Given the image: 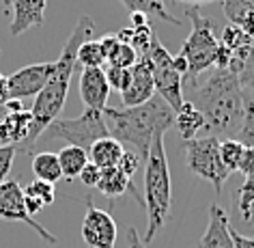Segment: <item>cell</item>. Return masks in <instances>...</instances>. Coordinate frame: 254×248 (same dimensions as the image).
Listing matches in <instances>:
<instances>
[{
	"mask_svg": "<svg viewBox=\"0 0 254 248\" xmlns=\"http://www.w3.org/2000/svg\"><path fill=\"white\" fill-rule=\"evenodd\" d=\"M175 2H190L192 7H198V4H205V2H213V0H175Z\"/></svg>",
	"mask_w": 254,
	"mask_h": 248,
	"instance_id": "cell-47",
	"label": "cell"
},
{
	"mask_svg": "<svg viewBox=\"0 0 254 248\" xmlns=\"http://www.w3.org/2000/svg\"><path fill=\"white\" fill-rule=\"evenodd\" d=\"M138 248H147V246H144V244H142V240H140V242H138Z\"/></svg>",
	"mask_w": 254,
	"mask_h": 248,
	"instance_id": "cell-48",
	"label": "cell"
},
{
	"mask_svg": "<svg viewBox=\"0 0 254 248\" xmlns=\"http://www.w3.org/2000/svg\"><path fill=\"white\" fill-rule=\"evenodd\" d=\"M237 78L241 82V86L254 93V46L250 50V54H248V59L244 61V67H241V72L237 74Z\"/></svg>",
	"mask_w": 254,
	"mask_h": 248,
	"instance_id": "cell-34",
	"label": "cell"
},
{
	"mask_svg": "<svg viewBox=\"0 0 254 248\" xmlns=\"http://www.w3.org/2000/svg\"><path fill=\"white\" fill-rule=\"evenodd\" d=\"M4 7L13 13L9 30L13 37H17L33 26H41L46 20L48 0H9Z\"/></svg>",
	"mask_w": 254,
	"mask_h": 248,
	"instance_id": "cell-14",
	"label": "cell"
},
{
	"mask_svg": "<svg viewBox=\"0 0 254 248\" xmlns=\"http://www.w3.org/2000/svg\"><path fill=\"white\" fill-rule=\"evenodd\" d=\"M24 194H30V196H35V199H39L43 205H52L54 199H56L54 183H48V181H41V179L30 181L28 186L24 188Z\"/></svg>",
	"mask_w": 254,
	"mask_h": 248,
	"instance_id": "cell-29",
	"label": "cell"
},
{
	"mask_svg": "<svg viewBox=\"0 0 254 248\" xmlns=\"http://www.w3.org/2000/svg\"><path fill=\"white\" fill-rule=\"evenodd\" d=\"M80 233L91 248H114L117 244V222L108 212L95 207L91 199H86V214L82 218Z\"/></svg>",
	"mask_w": 254,
	"mask_h": 248,
	"instance_id": "cell-10",
	"label": "cell"
},
{
	"mask_svg": "<svg viewBox=\"0 0 254 248\" xmlns=\"http://www.w3.org/2000/svg\"><path fill=\"white\" fill-rule=\"evenodd\" d=\"M200 248H235L233 229L226 212L218 205V201L209 207V225L205 235L200 238Z\"/></svg>",
	"mask_w": 254,
	"mask_h": 248,
	"instance_id": "cell-15",
	"label": "cell"
},
{
	"mask_svg": "<svg viewBox=\"0 0 254 248\" xmlns=\"http://www.w3.org/2000/svg\"><path fill=\"white\" fill-rule=\"evenodd\" d=\"M237 141L244 143V147L254 149V97L246 88H244V121H241Z\"/></svg>",
	"mask_w": 254,
	"mask_h": 248,
	"instance_id": "cell-24",
	"label": "cell"
},
{
	"mask_svg": "<svg viewBox=\"0 0 254 248\" xmlns=\"http://www.w3.org/2000/svg\"><path fill=\"white\" fill-rule=\"evenodd\" d=\"M233 242H235V248H254V238H246V235L235 231V229H233Z\"/></svg>",
	"mask_w": 254,
	"mask_h": 248,
	"instance_id": "cell-40",
	"label": "cell"
},
{
	"mask_svg": "<svg viewBox=\"0 0 254 248\" xmlns=\"http://www.w3.org/2000/svg\"><path fill=\"white\" fill-rule=\"evenodd\" d=\"M228 220H231V227L237 233L246 235V238L254 235V203L244 212H237V218H228Z\"/></svg>",
	"mask_w": 254,
	"mask_h": 248,
	"instance_id": "cell-30",
	"label": "cell"
},
{
	"mask_svg": "<svg viewBox=\"0 0 254 248\" xmlns=\"http://www.w3.org/2000/svg\"><path fill=\"white\" fill-rule=\"evenodd\" d=\"M186 15H188V20L192 22V33L183 41L179 54L188 63V74L183 80H188L192 86H196V78H198L202 72H207L209 67H213L215 50H218L220 41H218V37L213 35L211 22L200 15L198 7H190Z\"/></svg>",
	"mask_w": 254,
	"mask_h": 248,
	"instance_id": "cell-5",
	"label": "cell"
},
{
	"mask_svg": "<svg viewBox=\"0 0 254 248\" xmlns=\"http://www.w3.org/2000/svg\"><path fill=\"white\" fill-rule=\"evenodd\" d=\"M106 78H108V84L110 88H117L119 93H123L127 84L131 80V69H125V67H108L106 69Z\"/></svg>",
	"mask_w": 254,
	"mask_h": 248,
	"instance_id": "cell-31",
	"label": "cell"
},
{
	"mask_svg": "<svg viewBox=\"0 0 254 248\" xmlns=\"http://www.w3.org/2000/svg\"><path fill=\"white\" fill-rule=\"evenodd\" d=\"M233 61V52L228 50L226 46H218V50H215V59H213V67L215 69H228V65H231Z\"/></svg>",
	"mask_w": 254,
	"mask_h": 248,
	"instance_id": "cell-38",
	"label": "cell"
},
{
	"mask_svg": "<svg viewBox=\"0 0 254 248\" xmlns=\"http://www.w3.org/2000/svg\"><path fill=\"white\" fill-rule=\"evenodd\" d=\"M97 190L104 196H108V199H117V196L125 194L127 190H131L134 196L138 199V192L134 190V186H131V179L119 166H112V168H104V170H101Z\"/></svg>",
	"mask_w": 254,
	"mask_h": 248,
	"instance_id": "cell-19",
	"label": "cell"
},
{
	"mask_svg": "<svg viewBox=\"0 0 254 248\" xmlns=\"http://www.w3.org/2000/svg\"><path fill=\"white\" fill-rule=\"evenodd\" d=\"M11 97H9V78L0 74V108H4Z\"/></svg>",
	"mask_w": 254,
	"mask_h": 248,
	"instance_id": "cell-41",
	"label": "cell"
},
{
	"mask_svg": "<svg viewBox=\"0 0 254 248\" xmlns=\"http://www.w3.org/2000/svg\"><path fill=\"white\" fill-rule=\"evenodd\" d=\"M173 61H175V69H177V72H179V74L183 76V78H186V74H188V63H186V59H183L181 54H177Z\"/></svg>",
	"mask_w": 254,
	"mask_h": 248,
	"instance_id": "cell-44",
	"label": "cell"
},
{
	"mask_svg": "<svg viewBox=\"0 0 254 248\" xmlns=\"http://www.w3.org/2000/svg\"><path fill=\"white\" fill-rule=\"evenodd\" d=\"M15 154H17V149L13 145H0V183L7 181V175L11 166H13Z\"/></svg>",
	"mask_w": 254,
	"mask_h": 248,
	"instance_id": "cell-33",
	"label": "cell"
},
{
	"mask_svg": "<svg viewBox=\"0 0 254 248\" xmlns=\"http://www.w3.org/2000/svg\"><path fill=\"white\" fill-rule=\"evenodd\" d=\"M123 154H125L123 143L117 141V138H112V136H106V138H99V141L88 149V160H91L95 166H99L104 170V168L119 166Z\"/></svg>",
	"mask_w": 254,
	"mask_h": 248,
	"instance_id": "cell-18",
	"label": "cell"
},
{
	"mask_svg": "<svg viewBox=\"0 0 254 248\" xmlns=\"http://www.w3.org/2000/svg\"><path fill=\"white\" fill-rule=\"evenodd\" d=\"M121 2L125 4V9L129 11V13H134V11H140V13H144V15H157L160 20L170 22V24H177V26L181 24L179 17H175V15L168 13L164 0H121Z\"/></svg>",
	"mask_w": 254,
	"mask_h": 248,
	"instance_id": "cell-22",
	"label": "cell"
},
{
	"mask_svg": "<svg viewBox=\"0 0 254 248\" xmlns=\"http://www.w3.org/2000/svg\"><path fill=\"white\" fill-rule=\"evenodd\" d=\"M134 28V35H131V48L138 52V56H147L149 48L155 39V33L151 28V24H144V26H131Z\"/></svg>",
	"mask_w": 254,
	"mask_h": 248,
	"instance_id": "cell-28",
	"label": "cell"
},
{
	"mask_svg": "<svg viewBox=\"0 0 254 248\" xmlns=\"http://www.w3.org/2000/svg\"><path fill=\"white\" fill-rule=\"evenodd\" d=\"M46 138H63L65 143L80 149H91L99 138L110 136L104 119V110H93L86 108L80 117L75 119H56L46 130ZM41 136V138H43Z\"/></svg>",
	"mask_w": 254,
	"mask_h": 248,
	"instance_id": "cell-6",
	"label": "cell"
},
{
	"mask_svg": "<svg viewBox=\"0 0 254 248\" xmlns=\"http://www.w3.org/2000/svg\"><path fill=\"white\" fill-rule=\"evenodd\" d=\"M24 205H26V212H28L30 216H37L43 207H46L39 199H35V196H30V194H24Z\"/></svg>",
	"mask_w": 254,
	"mask_h": 248,
	"instance_id": "cell-39",
	"label": "cell"
},
{
	"mask_svg": "<svg viewBox=\"0 0 254 248\" xmlns=\"http://www.w3.org/2000/svg\"><path fill=\"white\" fill-rule=\"evenodd\" d=\"M147 56L151 61V72H153L155 95H160L177 112L183 104V76L175 69V56L162 46V41L157 37L151 43Z\"/></svg>",
	"mask_w": 254,
	"mask_h": 248,
	"instance_id": "cell-8",
	"label": "cell"
},
{
	"mask_svg": "<svg viewBox=\"0 0 254 248\" xmlns=\"http://www.w3.org/2000/svg\"><path fill=\"white\" fill-rule=\"evenodd\" d=\"M106 63V54L101 41H84L78 50V65L82 67H101Z\"/></svg>",
	"mask_w": 254,
	"mask_h": 248,
	"instance_id": "cell-27",
	"label": "cell"
},
{
	"mask_svg": "<svg viewBox=\"0 0 254 248\" xmlns=\"http://www.w3.org/2000/svg\"><path fill=\"white\" fill-rule=\"evenodd\" d=\"M244 143H239L237 138H224L220 141V158H222V164L231 170H237L239 168V162H241V156H244Z\"/></svg>",
	"mask_w": 254,
	"mask_h": 248,
	"instance_id": "cell-26",
	"label": "cell"
},
{
	"mask_svg": "<svg viewBox=\"0 0 254 248\" xmlns=\"http://www.w3.org/2000/svg\"><path fill=\"white\" fill-rule=\"evenodd\" d=\"M127 242H129V248H138V242H140V235L134 227L127 229Z\"/></svg>",
	"mask_w": 254,
	"mask_h": 248,
	"instance_id": "cell-45",
	"label": "cell"
},
{
	"mask_svg": "<svg viewBox=\"0 0 254 248\" xmlns=\"http://www.w3.org/2000/svg\"><path fill=\"white\" fill-rule=\"evenodd\" d=\"M4 110L7 112H22V110H26L22 104V99H9L7 104H4Z\"/></svg>",
	"mask_w": 254,
	"mask_h": 248,
	"instance_id": "cell-43",
	"label": "cell"
},
{
	"mask_svg": "<svg viewBox=\"0 0 254 248\" xmlns=\"http://www.w3.org/2000/svg\"><path fill=\"white\" fill-rule=\"evenodd\" d=\"M175 128L183 138V143L194 141L200 130H205V117L190 99H183L181 108L175 112Z\"/></svg>",
	"mask_w": 254,
	"mask_h": 248,
	"instance_id": "cell-17",
	"label": "cell"
},
{
	"mask_svg": "<svg viewBox=\"0 0 254 248\" xmlns=\"http://www.w3.org/2000/svg\"><path fill=\"white\" fill-rule=\"evenodd\" d=\"M241 30H244V33L248 35V37H250V39L254 41V15L250 17V20H246L244 24H241V26H239Z\"/></svg>",
	"mask_w": 254,
	"mask_h": 248,
	"instance_id": "cell-46",
	"label": "cell"
},
{
	"mask_svg": "<svg viewBox=\"0 0 254 248\" xmlns=\"http://www.w3.org/2000/svg\"><path fill=\"white\" fill-rule=\"evenodd\" d=\"M186 160L188 168L192 170L196 177L209 181L215 190V196L220 199L222 186L228 179L231 170L222 164L220 158V138L215 136H202L194 138V141L186 143Z\"/></svg>",
	"mask_w": 254,
	"mask_h": 248,
	"instance_id": "cell-7",
	"label": "cell"
},
{
	"mask_svg": "<svg viewBox=\"0 0 254 248\" xmlns=\"http://www.w3.org/2000/svg\"><path fill=\"white\" fill-rule=\"evenodd\" d=\"M252 203H254V177H246V181L237 190V212H244Z\"/></svg>",
	"mask_w": 254,
	"mask_h": 248,
	"instance_id": "cell-32",
	"label": "cell"
},
{
	"mask_svg": "<svg viewBox=\"0 0 254 248\" xmlns=\"http://www.w3.org/2000/svg\"><path fill=\"white\" fill-rule=\"evenodd\" d=\"M95 28V22L88 15H82L78 26L73 28V33L69 35V39L63 46V52L59 56V61H54V72L50 76L48 84L43 86V91L35 97V104L30 108L33 121H30V134L26 138V143L22 145L17 151L28 154L35 149L37 141L46 134V130L59 119V114L65 108L67 101V93H69V82L71 76L78 67V50L84 41H88Z\"/></svg>",
	"mask_w": 254,
	"mask_h": 248,
	"instance_id": "cell-1",
	"label": "cell"
},
{
	"mask_svg": "<svg viewBox=\"0 0 254 248\" xmlns=\"http://www.w3.org/2000/svg\"><path fill=\"white\" fill-rule=\"evenodd\" d=\"M205 117L209 136L220 141L235 138L244 121V86L237 74L228 69H215L202 86H194V99H190Z\"/></svg>",
	"mask_w": 254,
	"mask_h": 248,
	"instance_id": "cell-2",
	"label": "cell"
},
{
	"mask_svg": "<svg viewBox=\"0 0 254 248\" xmlns=\"http://www.w3.org/2000/svg\"><path fill=\"white\" fill-rule=\"evenodd\" d=\"M33 173H35V179L56 183L63 177L59 154H52V151H39V154H35L33 156Z\"/></svg>",
	"mask_w": 254,
	"mask_h": 248,
	"instance_id": "cell-20",
	"label": "cell"
},
{
	"mask_svg": "<svg viewBox=\"0 0 254 248\" xmlns=\"http://www.w3.org/2000/svg\"><path fill=\"white\" fill-rule=\"evenodd\" d=\"M54 72V63H35V65L22 67L9 78V97L11 99H24V97H37L43 86L48 84L50 76Z\"/></svg>",
	"mask_w": 254,
	"mask_h": 248,
	"instance_id": "cell-11",
	"label": "cell"
},
{
	"mask_svg": "<svg viewBox=\"0 0 254 248\" xmlns=\"http://www.w3.org/2000/svg\"><path fill=\"white\" fill-rule=\"evenodd\" d=\"M80 97L86 108L93 110H104L110 95V84H108L106 72L101 67H84L80 74Z\"/></svg>",
	"mask_w": 254,
	"mask_h": 248,
	"instance_id": "cell-13",
	"label": "cell"
},
{
	"mask_svg": "<svg viewBox=\"0 0 254 248\" xmlns=\"http://www.w3.org/2000/svg\"><path fill=\"white\" fill-rule=\"evenodd\" d=\"M104 119L112 138L129 143L142 162L149 158L151 145L157 134H166L175 125V110L160 95L131 108H104Z\"/></svg>",
	"mask_w": 254,
	"mask_h": 248,
	"instance_id": "cell-3",
	"label": "cell"
},
{
	"mask_svg": "<svg viewBox=\"0 0 254 248\" xmlns=\"http://www.w3.org/2000/svg\"><path fill=\"white\" fill-rule=\"evenodd\" d=\"M129 17H131V26H144V24H149V15L140 13V11L129 13Z\"/></svg>",
	"mask_w": 254,
	"mask_h": 248,
	"instance_id": "cell-42",
	"label": "cell"
},
{
	"mask_svg": "<svg viewBox=\"0 0 254 248\" xmlns=\"http://www.w3.org/2000/svg\"><path fill=\"white\" fill-rule=\"evenodd\" d=\"M164 136L157 134L151 145L149 158L144 160V192H147V233H144V246L157 238L160 229L170 216V203H173V183H170L168 158L164 149Z\"/></svg>",
	"mask_w": 254,
	"mask_h": 248,
	"instance_id": "cell-4",
	"label": "cell"
},
{
	"mask_svg": "<svg viewBox=\"0 0 254 248\" xmlns=\"http://www.w3.org/2000/svg\"><path fill=\"white\" fill-rule=\"evenodd\" d=\"M155 95V82H153V72H151V61L149 56H140L138 63L131 67V80L127 88L121 93L125 108L140 106L149 101Z\"/></svg>",
	"mask_w": 254,
	"mask_h": 248,
	"instance_id": "cell-12",
	"label": "cell"
},
{
	"mask_svg": "<svg viewBox=\"0 0 254 248\" xmlns=\"http://www.w3.org/2000/svg\"><path fill=\"white\" fill-rule=\"evenodd\" d=\"M237 170L244 177H254V149L252 147L244 149V156H241V162H239Z\"/></svg>",
	"mask_w": 254,
	"mask_h": 248,
	"instance_id": "cell-37",
	"label": "cell"
},
{
	"mask_svg": "<svg viewBox=\"0 0 254 248\" xmlns=\"http://www.w3.org/2000/svg\"><path fill=\"white\" fill-rule=\"evenodd\" d=\"M140 162H142V158L138 156L136 151H125L123 158H121V162H119V168L131 179V177L136 175V170L140 168Z\"/></svg>",
	"mask_w": 254,
	"mask_h": 248,
	"instance_id": "cell-35",
	"label": "cell"
},
{
	"mask_svg": "<svg viewBox=\"0 0 254 248\" xmlns=\"http://www.w3.org/2000/svg\"><path fill=\"white\" fill-rule=\"evenodd\" d=\"M138 52L131 46H127V43H117L112 50H110V54L106 56V63H108V67H125V69H131L138 63Z\"/></svg>",
	"mask_w": 254,
	"mask_h": 248,
	"instance_id": "cell-25",
	"label": "cell"
},
{
	"mask_svg": "<svg viewBox=\"0 0 254 248\" xmlns=\"http://www.w3.org/2000/svg\"><path fill=\"white\" fill-rule=\"evenodd\" d=\"M99 177H101V168L95 166L93 162H88L86 166L82 168V173H80V181L84 183V186H88V188H97Z\"/></svg>",
	"mask_w": 254,
	"mask_h": 248,
	"instance_id": "cell-36",
	"label": "cell"
},
{
	"mask_svg": "<svg viewBox=\"0 0 254 248\" xmlns=\"http://www.w3.org/2000/svg\"><path fill=\"white\" fill-rule=\"evenodd\" d=\"M222 9H224L228 24L241 26L246 20H250L254 15V0H224Z\"/></svg>",
	"mask_w": 254,
	"mask_h": 248,
	"instance_id": "cell-23",
	"label": "cell"
},
{
	"mask_svg": "<svg viewBox=\"0 0 254 248\" xmlns=\"http://www.w3.org/2000/svg\"><path fill=\"white\" fill-rule=\"evenodd\" d=\"M30 110L7 112L0 119V145H13L15 149H20L30 134Z\"/></svg>",
	"mask_w": 254,
	"mask_h": 248,
	"instance_id": "cell-16",
	"label": "cell"
},
{
	"mask_svg": "<svg viewBox=\"0 0 254 248\" xmlns=\"http://www.w3.org/2000/svg\"><path fill=\"white\" fill-rule=\"evenodd\" d=\"M0 218L7 222H22V225L30 227L33 231H37L41 240H46L48 244H56V240L46 227H41L33 216L26 212L24 205V188L22 183H17L15 179H7L0 183Z\"/></svg>",
	"mask_w": 254,
	"mask_h": 248,
	"instance_id": "cell-9",
	"label": "cell"
},
{
	"mask_svg": "<svg viewBox=\"0 0 254 248\" xmlns=\"http://www.w3.org/2000/svg\"><path fill=\"white\" fill-rule=\"evenodd\" d=\"M59 162H61L63 177H65V179H75V177H80L82 168H84L91 160H88V151L86 149H80V147H73V145H67L65 149H61Z\"/></svg>",
	"mask_w": 254,
	"mask_h": 248,
	"instance_id": "cell-21",
	"label": "cell"
}]
</instances>
